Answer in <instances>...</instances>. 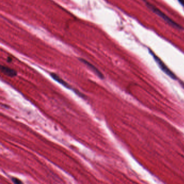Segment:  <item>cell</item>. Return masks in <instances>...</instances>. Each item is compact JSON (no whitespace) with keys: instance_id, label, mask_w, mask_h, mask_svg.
<instances>
[{"instance_id":"3","label":"cell","mask_w":184,"mask_h":184,"mask_svg":"<svg viewBox=\"0 0 184 184\" xmlns=\"http://www.w3.org/2000/svg\"><path fill=\"white\" fill-rule=\"evenodd\" d=\"M80 60L83 63H84L85 65H87L88 67H89L90 69H91L92 71L94 72L97 75V76L99 77V78H100V79H104V76L103 75V74L100 72L98 70V69L96 68V67L94 66V65H92V64H91L90 63H89L88 61H86V60H85L84 59L80 58Z\"/></svg>"},{"instance_id":"2","label":"cell","mask_w":184,"mask_h":184,"mask_svg":"<svg viewBox=\"0 0 184 184\" xmlns=\"http://www.w3.org/2000/svg\"><path fill=\"white\" fill-rule=\"evenodd\" d=\"M149 53L151 54L152 56L153 57L154 59L156 61V63H157L159 67H160V69L162 70V71L164 72L165 73L167 74V76H170V78H172L173 80H176L177 77H176L175 74L173 73V72L171 71L170 69H169L166 65H165L164 63V62L158 56H157L156 54H154L152 51L149 50Z\"/></svg>"},{"instance_id":"1","label":"cell","mask_w":184,"mask_h":184,"mask_svg":"<svg viewBox=\"0 0 184 184\" xmlns=\"http://www.w3.org/2000/svg\"><path fill=\"white\" fill-rule=\"evenodd\" d=\"M146 5L152 11L156 14L157 15L160 16V18H162L165 22H167L171 26H173V28L179 29V30L183 29V28L181 25H180L179 24H178L176 22H174L173 20L169 18V16H167L163 12L157 8V7H155L153 5H152L151 3L146 2Z\"/></svg>"},{"instance_id":"7","label":"cell","mask_w":184,"mask_h":184,"mask_svg":"<svg viewBox=\"0 0 184 184\" xmlns=\"http://www.w3.org/2000/svg\"><path fill=\"white\" fill-rule=\"evenodd\" d=\"M180 3L184 7V0H178Z\"/></svg>"},{"instance_id":"6","label":"cell","mask_w":184,"mask_h":184,"mask_svg":"<svg viewBox=\"0 0 184 184\" xmlns=\"http://www.w3.org/2000/svg\"><path fill=\"white\" fill-rule=\"evenodd\" d=\"M11 180H12V182H13L14 184H23L22 181H21L19 179L16 178H11Z\"/></svg>"},{"instance_id":"5","label":"cell","mask_w":184,"mask_h":184,"mask_svg":"<svg viewBox=\"0 0 184 184\" xmlns=\"http://www.w3.org/2000/svg\"><path fill=\"white\" fill-rule=\"evenodd\" d=\"M51 76L55 81H56L57 82H59L60 84L63 85V86L67 88L72 89V87L70 86V84H67V82H65L64 80L62 79V78H60V77H59L57 74H56L52 73H51Z\"/></svg>"},{"instance_id":"4","label":"cell","mask_w":184,"mask_h":184,"mask_svg":"<svg viewBox=\"0 0 184 184\" xmlns=\"http://www.w3.org/2000/svg\"><path fill=\"white\" fill-rule=\"evenodd\" d=\"M1 69L3 73L10 77H14L17 75V72L14 69H11L9 67H6L5 66H1Z\"/></svg>"}]
</instances>
